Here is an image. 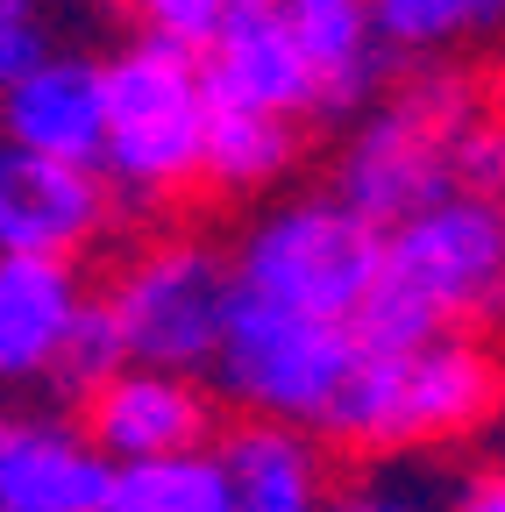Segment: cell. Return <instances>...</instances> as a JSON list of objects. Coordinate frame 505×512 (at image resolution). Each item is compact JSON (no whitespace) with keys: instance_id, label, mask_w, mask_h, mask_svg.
Segmentation results:
<instances>
[{"instance_id":"6","label":"cell","mask_w":505,"mask_h":512,"mask_svg":"<svg viewBox=\"0 0 505 512\" xmlns=\"http://www.w3.org/2000/svg\"><path fill=\"white\" fill-rule=\"evenodd\" d=\"M356 370H363L356 328L278 313V306H257V299L235 306L228 349L214 363L221 392L235 406H249L257 420H278V427H328Z\"/></svg>"},{"instance_id":"21","label":"cell","mask_w":505,"mask_h":512,"mask_svg":"<svg viewBox=\"0 0 505 512\" xmlns=\"http://www.w3.org/2000/svg\"><path fill=\"white\" fill-rule=\"evenodd\" d=\"M129 8L143 15V29L150 36H171V43H185V50H214L221 43V29L242 15V8H264V0H129Z\"/></svg>"},{"instance_id":"5","label":"cell","mask_w":505,"mask_h":512,"mask_svg":"<svg viewBox=\"0 0 505 512\" xmlns=\"http://www.w3.org/2000/svg\"><path fill=\"white\" fill-rule=\"evenodd\" d=\"M121 335H129V356L150 370H214L235 328L242 306V278L235 256L207 249V242H157L143 256H129L107 292Z\"/></svg>"},{"instance_id":"12","label":"cell","mask_w":505,"mask_h":512,"mask_svg":"<svg viewBox=\"0 0 505 512\" xmlns=\"http://www.w3.org/2000/svg\"><path fill=\"white\" fill-rule=\"evenodd\" d=\"M114 463L65 420H0V512H107Z\"/></svg>"},{"instance_id":"7","label":"cell","mask_w":505,"mask_h":512,"mask_svg":"<svg viewBox=\"0 0 505 512\" xmlns=\"http://www.w3.org/2000/svg\"><path fill=\"white\" fill-rule=\"evenodd\" d=\"M413 299H427L441 320H498L505 313V200L449 192L406 228H392V264Z\"/></svg>"},{"instance_id":"4","label":"cell","mask_w":505,"mask_h":512,"mask_svg":"<svg viewBox=\"0 0 505 512\" xmlns=\"http://www.w3.org/2000/svg\"><path fill=\"white\" fill-rule=\"evenodd\" d=\"M498 406V363L470 335H434L406 356H370L349 377V392L328 420L349 448H406V441H449L470 434Z\"/></svg>"},{"instance_id":"20","label":"cell","mask_w":505,"mask_h":512,"mask_svg":"<svg viewBox=\"0 0 505 512\" xmlns=\"http://www.w3.org/2000/svg\"><path fill=\"white\" fill-rule=\"evenodd\" d=\"M449 178L470 200H505V121L498 114H470L449 136Z\"/></svg>"},{"instance_id":"16","label":"cell","mask_w":505,"mask_h":512,"mask_svg":"<svg viewBox=\"0 0 505 512\" xmlns=\"http://www.w3.org/2000/svg\"><path fill=\"white\" fill-rule=\"evenodd\" d=\"M107 512H228L221 448H193V456H164V463L114 470Z\"/></svg>"},{"instance_id":"19","label":"cell","mask_w":505,"mask_h":512,"mask_svg":"<svg viewBox=\"0 0 505 512\" xmlns=\"http://www.w3.org/2000/svg\"><path fill=\"white\" fill-rule=\"evenodd\" d=\"M129 363H136V356H129V335H121L114 306H107V299H93V306L79 313V335H72V349H65V370H57V377H65L72 392L86 399V392H100L107 377H121Z\"/></svg>"},{"instance_id":"10","label":"cell","mask_w":505,"mask_h":512,"mask_svg":"<svg viewBox=\"0 0 505 512\" xmlns=\"http://www.w3.org/2000/svg\"><path fill=\"white\" fill-rule=\"evenodd\" d=\"M207 72V100L214 107H257V114H278V121H299V114H321V72L299 43V22L264 0V8H242L221 43L200 57Z\"/></svg>"},{"instance_id":"15","label":"cell","mask_w":505,"mask_h":512,"mask_svg":"<svg viewBox=\"0 0 505 512\" xmlns=\"http://www.w3.org/2000/svg\"><path fill=\"white\" fill-rule=\"evenodd\" d=\"M299 136L292 121L257 114V107H214L207 121V185L214 192H264L292 171Z\"/></svg>"},{"instance_id":"23","label":"cell","mask_w":505,"mask_h":512,"mask_svg":"<svg viewBox=\"0 0 505 512\" xmlns=\"http://www.w3.org/2000/svg\"><path fill=\"white\" fill-rule=\"evenodd\" d=\"M328 512H420V505H406L392 491H349V498H328Z\"/></svg>"},{"instance_id":"25","label":"cell","mask_w":505,"mask_h":512,"mask_svg":"<svg viewBox=\"0 0 505 512\" xmlns=\"http://www.w3.org/2000/svg\"><path fill=\"white\" fill-rule=\"evenodd\" d=\"M498 107H505V72H498Z\"/></svg>"},{"instance_id":"14","label":"cell","mask_w":505,"mask_h":512,"mask_svg":"<svg viewBox=\"0 0 505 512\" xmlns=\"http://www.w3.org/2000/svg\"><path fill=\"white\" fill-rule=\"evenodd\" d=\"M221 470H228V512H328L321 498L328 470L306 427H278V420L228 427Z\"/></svg>"},{"instance_id":"3","label":"cell","mask_w":505,"mask_h":512,"mask_svg":"<svg viewBox=\"0 0 505 512\" xmlns=\"http://www.w3.org/2000/svg\"><path fill=\"white\" fill-rule=\"evenodd\" d=\"M470 121L463 86L449 72H427L406 93H385L335 157V200H349L363 221L377 228H406L413 214H427L434 200H449V136Z\"/></svg>"},{"instance_id":"2","label":"cell","mask_w":505,"mask_h":512,"mask_svg":"<svg viewBox=\"0 0 505 512\" xmlns=\"http://www.w3.org/2000/svg\"><path fill=\"white\" fill-rule=\"evenodd\" d=\"M207 72L200 50L171 36L136 29L107 57V164L100 178L136 192V200H164V192L207 178Z\"/></svg>"},{"instance_id":"18","label":"cell","mask_w":505,"mask_h":512,"mask_svg":"<svg viewBox=\"0 0 505 512\" xmlns=\"http://www.w3.org/2000/svg\"><path fill=\"white\" fill-rule=\"evenodd\" d=\"M50 57H65V43H57V0H0V93L36 79Z\"/></svg>"},{"instance_id":"24","label":"cell","mask_w":505,"mask_h":512,"mask_svg":"<svg viewBox=\"0 0 505 512\" xmlns=\"http://www.w3.org/2000/svg\"><path fill=\"white\" fill-rule=\"evenodd\" d=\"M292 22H313V15H342V8H370V0H278Z\"/></svg>"},{"instance_id":"13","label":"cell","mask_w":505,"mask_h":512,"mask_svg":"<svg viewBox=\"0 0 505 512\" xmlns=\"http://www.w3.org/2000/svg\"><path fill=\"white\" fill-rule=\"evenodd\" d=\"M86 306L93 299L65 256H0V377H57Z\"/></svg>"},{"instance_id":"17","label":"cell","mask_w":505,"mask_h":512,"mask_svg":"<svg viewBox=\"0 0 505 512\" xmlns=\"http://www.w3.org/2000/svg\"><path fill=\"white\" fill-rule=\"evenodd\" d=\"M370 22L399 57H434L505 29V0H370Z\"/></svg>"},{"instance_id":"8","label":"cell","mask_w":505,"mask_h":512,"mask_svg":"<svg viewBox=\"0 0 505 512\" xmlns=\"http://www.w3.org/2000/svg\"><path fill=\"white\" fill-rule=\"evenodd\" d=\"M207 427H214V406H207L200 384L178 377V370H150V363H129L121 377H107L100 392L79 399V434L114 470L193 456L207 441Z\"/></svg>"},{"instance_id":"1","label":"cell","mask_w":505,"mask_h":512,"mask_svg":"<svg viewBox=\"0 0 505 512\" xmlns=\"http://www.w3.org/2000/svg\"><path fill=\"white\" fill-rule=\"evenodd\" d=\"M385 264L392 235L335 192H292V200L264 207L235 242L242 299L306 320H342V328H356L370 292L385 285Z\"/></svg>"},{"instance_id":"22","label":"cell","mask_w":505,"mask_h":512,"mask_svg":"<svg viewBox=\"0 0 505 512\" xmlns=\"http://www.w3.org/2000/svg\"><path fill=\"white\" fill-rule=\"evenodd\" d=\"M456 512H505V470L470 477V484H463V498H456Z\"/></svg>"},{"instance_id":"9","label":"cell","mask_w":505,"mask_h":512,"mask_svg":"<svg viewBox=\"0 0 505 512\" xmlns=\"http://www.w3.org/2000/svg\"><path fill=\"white\" fill-rule=\"evenodd\" d=\"M107 228V178L0 136V256H65Z\"/></svg>"},{"instance_id":"11","label":"cell","mask_w":505,"mask_h":512,"mask_svg":"<svg viewBox=\"0 0 505 512\" xmlns=\"http://www.w3.org/2000/svg\"><path fill=\"white\" fill-rule=\"evenodd\" d=\"M0 136L36 157L100 171L107 164V57L65 50L15 93H0Z\"/></svg>"}]
</instances>
